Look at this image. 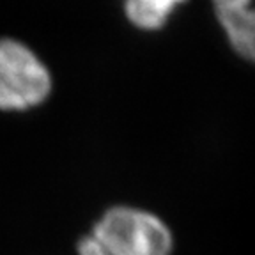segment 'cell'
<instances>
[{
    "label": "cell",
    "instance_id": "obj_4",
    "mask_svg": "<svg viewBox=\"0 0 255 255\" xmlns=\"http://www.w3.org/2000/svg\"><path fill=\"white\" fill-rule=\"evenodd\" d=\"M186 0H124V14L140 30H159Z\"/></svg>",
    "mask_w": 255,
    "mask_h": 255
},
{
    "label": "cell",
    "instance_id": "obj_3",
    "mask_svg": "<svg viewBox=\"0 0 255 255\" xmlns=\"http://www.w3.org/2000/svg\"><path fill=\"white\" fill-rule=\"evenodd\" d=\"M211 4L232 50L255 64V0H211Z\"/></svg>",
    "mask_w": 255,
    "mask_h": 255
},
{
    "label": "cell",
    "instance_id": "obj_1",
    "mask_svg": "<svg viewBox=\"0 0 255 255\" xmlns=\"http://www.w3.org/2000/svg\"><path fill=\"white\" fill-rule=\"evenodd\" d=\"M172 229L159 215L136 206H114L78 241V255H174Z\"/></svg>",
    "mask_w": 255,
    "mask_h": 255
},
{
    "label": "cell",
    "instance_id": "obj_2",
    "mask_svg": "<svg viewBox=\"0 0 255 255\" xmlns=\"http://www.w3.org/2000/svg\"><path fill=\"white\" fill-rule=\"evenodd\" d=\"M53 87L46 64L25 43L0 39V110H28L44 103Z\"/></svg>",
    "mask_w": 255,
    "mask_h": 255
}]
</instances>
